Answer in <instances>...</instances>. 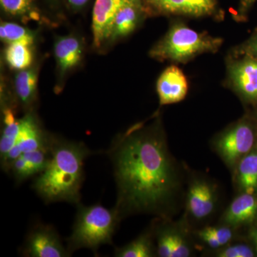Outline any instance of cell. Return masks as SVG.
Here are the masks:
<instances>
[{"instance_id":"obj_1","label":"cell","mask_w":257,"mask_h":257,"mask_svg":"<svg viewBox=\"0 0 257 257\" xmlns=\"http://www.w3.org/2000/svg\"><path fill=\"white\" fill-rule=\"evenodd\" d=\"M157 117L118 135L107 151L116 182L114 208L121 220L135 214L171 219L182 202L183 173Z\"/></svg>"},{"instance_id":"obj_2","label":"cell","mask_w":257,"mask_h":257,"mask_svg":"<svg viewBox=\"0 0 257 257\" xmlns=\"http://www.w3.org/2000/svg\"><path fill=\"white\" fill-rule=\"evenodd\" d=\"M50 159L32 188L46 203L79 204L84 181V162L94 152L84 143L51 135Z\"/></svg>"},{"instance_id":"obj_3","label":"cell","mask_w":257,"mask_h":257,"mask_svg":"<svg viewBox=\"0 0 257 257\" xmlns=\"http://www.w3.org/2000/svg\"><path fill=\"white\" fill-rule=\"evenodd\" d=\"M77 206L72 234L67 239L69 253L72 255L80 248L96 253L102 245L112 244L113 236L121 221L114 208L108 209L99 204L84 206L79 203Z\"/></svg>"},{"instance_id":"obj_4","label":"cell","mask_w":257,"mask_h":257,"mask_svg":"<svg viewBox=\"0 0 257 257\" xmlns=\"http://www.w3.org/2000/svg\"><path fill=\"white\" fill-rule=\"evenodd\" d=\"M223 44L222 39L211 36L207 32H198L183 23H175L165 36L150 51L152 58L187 63L205 53H215Z\"/></svg>"},{"instance_id":"obj_5","label":"cell","mask_w":257,"mask_h":257,"mask_svg":"<svg viewBox=\"0 0 257 257\" xmlns=\"http://www.w3.org/2000/svg\"><path fill=\"white\" fill-rule=\"evenodd\" d=\"M256 135L246 120H240L216 135L213 149L229 169L234 170L243 157L253 150Z\"/></svg>"},{"instance_id":"obj_6","label":"cell","mask_w":257,"mask_h":257,"mask_svg":"<svg viewBox=\"0 0 257 257\" xmlns=\"http://www.w3.org/2000/svg\"><path fill=\"white\" fill-rule=\"evenodd\" d=\"M219 189L204 175L189 177L186 194V220L202 223L214 214L219 202Z\"/></svg>"},{"instance_id":"obj_7","label":"cell","mask_w":257,"mask_h":257,"mask_svg":"<svg viewBox=\"0 0 257 257\" xmlns=\"http://www.w3.org/2000/svg\"><path fill=\"white\" fill-rule=\"evenodd\" d=\"M20 119V131L14 147L1 162L2 170L8 173L13 161L20 155L33 150L50 148L51 135L45 133L33 111L26 112Z\"/></svg>"},{"instance_id":"obj_8","label":"cell","mask_w":257,"mask_h":257,"mask_svg":"<svg viewBox=\"0 0 257 257\" xmlns=\"http://www.w3.org/2000/svg\"><path fill=\"white\" fill-rule=\"evenodd\" d=\"M21 254L28 257H69L72 256L64 246L54 226L37 224L32 226L21 248Z\"/></svg>"},{"instance_id":"obj_9","label":"cell","mask_w":257,"mask_h":257,"mask_svg":"<svg viewBox=\"0 0 257 257\" xmlns=\"http://www.w3.org/2000/svg\"><path fill=\"white\" fill-rule=\"evenodd\" d=\"M147 17L182 15L201 18L216 14L217 0H142Z\"/></svg>"},{"instance_id":"obj_10","label":"cell","mask_w":257,"mask_h":257,"mask_svg":"<svg viewBox=\"0 0 257 257\" xmlns=\"http://www.w3.org/2000/svg\"><path fill=\"white\" fill-rule=\"evenodd\" d=\"M228 76L233 89L243 99L257 101V59L249 56L232 61Z\"/></svg>"},{"instance_id":"obj_11","label":"cell","mask_w":257,"mask_h":257,"mask_svg":"<svg viewBox=\"0 0 257 257\" xmlns=\"http://www.w3.org/2000/svg\"><path fill=\"white\" fill-rule=\"evenodd\" d=\"M147 15L142 0H126L115 15L106 43H114L131 35Z\"/></svg>"},{"instance_id":"obj_12","label":"cell","mask_w":257,"mask_h":257,"mask_svg":"<svg viewBox=\"0 0 257 257\" xmlns=\"http://www.w3.org/2000/svg\"><path fill=\"white\" fill-rule=\"evenodd\" d=\"M84 47L82 40L77 35L57 37L54 45L59 81L79 65L83 59Z\"/></svg>"},{"instance_id":"obj_13","label":"cell","mask_w":257,"mask_h":257,"mask_svg":"<svg viewBox=\"0 0 257 257\" xmlns=\"http://www.w3.org/2000/svg\"><path fill=\"white\" fill-rule=\"evenodd\" d=\"M188 82L183 72L175 65L165 69L157 83V92L161 106L184 100L188 92Z\"/></svg>"},{"instance_id":"obj_14","label":"cell","mask_w":257,"mask_h":257,"mask_svg":"<svg viewBox=\"0 0 257 257\" xmlns=\"http://www.w3.org/2000/svg\"><path fill=\"white\" fill-rule=\"evenodd\" d=\"M126 0H95L92 10L93 45L100 49L106 43L111 23Z\"/></svg>"},{"instance_id":"obj_15","label":"cell","mask_w":257,"mask_h":257,"mask_svg":"<svg viewBox=\"0 0 257 257\" xmlns=\"http://www.w3.org/2000/svg\"><path fill=\"white\" fill-rule=\"evenodd\" d=\"M257 218L256 194L240 193L223 213L221 224L236 229L239 226L250 224Z\"/></svg>"},{"instance_id":"obj_16","label":"cell","mask_w":257,"mask_h":257,"mask_svg":"<svg viewBox=\"0 0 257 257\" xmlns=\"http://www.w3.org/2000/svg\"><path fill=\"white\" fill-rule=\"evenodd\" d=\"M39 68L30 67L18 71L15 76L14 90L19 104L26 112L33 111L37 99Z\"/></svg>"},{"instance_id":"obj_17","label":"cell","mask_w":257,"mask_h":257,"mask_svg":"<svg viewBox=\"0 0 257 257\" xmlns=\"http://www.w3.org/2000/svg\"><path fill=\"white\" fill-rule=\"evenodd\" d=\"M116 257L157 256L156 240L153 224L147 228L136 239L114 249Z\"/></svg>"},{"instance_id":"obj_18","label":"cell","mask_w":257,"mask_h":257,"mask_svg":"<svg viewBox=\"0 0 257 257\" xmlns=\"http://www.w3.org/2000/svg\"><path fill=\"white\" fill-rule=\"evenodd\" d=\"M234 181L239 192L256 194L257 191V150L243 157L235 167ZM233 170V171H234Z\"/></svg>"},{"instance_id":"obj_19","label":"cell","mask_w":257,"mask_h":257,"mask_svg":"<svg viewBox=\"0 0 257 257\" xmlns=\"http://www.w3.org/2000/svg\"><path fill=\"white\" fill-rule=\"evenodd\" d=\"M171 219H159L161 230L167 236L172 248V257H189L194 253V248L187 235L183 224H175Z\"/></svg>"},{"instance_id":"obj_20","label":"cell","mask_w":257,"mask_h":257,"mask_svg":"<svg viewBox=\"0 0 257 257\" xmlns=\"http://www.w3.org/2000/svg\"><path fill=\"white\" fill-rule=\"evenodd\" d=\"M0 5L5 14L20 20L21 23L42 22L48 24V20L42 16L35 0H0Z\"/></svg>"},{"instance_id":"obj_21","label":"cell","mask_w":257,"mask_h":257,"mask_svg":"<svg viewBox=\"0 0 257 257\" xmlns=\"http://www.w3.org/2000/svg\"><path fill=\"white\" fill-rule=\"evenodd\" d=\"M2 113L3 126L0 139V160L3 162L17 143L20 131V119L15 116L12 105L2 106Z\"/></svg>"},{"instance_id":"obj_22","label":"cell","mask_w":257,"mask_h":257,"mask_svg":"<svg viewBox=\"0 0 257 257\" xmlns=\"http://www.w3.org/2000/svg\"><path fill=\"white\" fill-rule=\"evenodd\" d=\"M32 47L23 43L7 45L4 51V57L8 67L17 72L31 67L34 61Z\"/></svg>"},{"instance_id":"obj_23","label":"cell","mask_w":257,"mask_h":257,"mask_svg":"<svg viewBox=\"0 0 257 257\" xmlns=\"http://www.w3.org/2000/svg\"><path fill=\"white\" fill-rule=\"evenodd\" d=\"M36 32L12 22L2 21L0 25V38L6 45L23 43L33 46L36 40Z\"/></svg>"},{"instance_id":"obj_24","label":"cell","mask_w":257,"mask_h":257,"mask_svg":"<svg viewBox=\"0 0 257 257\" xmlns=\"http://www.w3.org/2000/svg\"><path fill=\"white\" fill-rule=\"evenodd\" d=\"M8 173L13 175L15 182L18 184L22 183L32 176L37 175L36 170L24 159L23 156H20L13 161L10 165Z\"/></svg>"},{"instance_id":"obj_25","label":"cell","mask_w":257,"mask_h":257,"mask_svg":"<svg viewBox=\"0 0 257 257\" xmlns=\"http://www.w3.org/2000/svg\"><path fill=\"white\" fill-rule=\"evenodd\" d=\"M217 257H253L255 256L252 248L244 243H230L213 252Z\"/></svg>"},{"instance_id":"obj_26","label":"cell","mask_w":257,"mask_h":257,"mask_svg":"<svg viewBox=\"0 0 257 257\" xmlns=\"http://www.w3.org/2000/svg\"><path fill=\"white\" fill-rule=\"evenodd\" d=\"M206 229L219 240L223 246L232 242L234 237V228L222 224L215 226H206Z\"/></svg>"},{"instance_id":"obj_27","label":"cell","mask_w":257,"mask_h":257,"mask_svg":"<svg viewBox=\"0 0 257 257\" xmlns=\"http://www.w3.org/2000/svg\"><path fill=\"white\" fill-rule=\"evenodd\" d=\"M235 55L249 56L257 59V35L238 47L235 51Z\"/></svg>"},{"instance_id":"obj_28","label":"cell","mask_w":257,"mask_h":257,"mask_svg":"<svg viewBox=\"0 0 257 257\" xmlns=\"http://www.w3.org/2000/svg\"><path fill=\"white\" fill-rule=\"evenodd\" d=\"M257 0H240L239 10H238L237 19L243 20L251 7Z\"/></svg>"},{"instance_id":"obj_29","label":"cell","mask_w":257,"mask_h":257,"mask_svg":"<svg viewBox=\"0 0 257 257\" xmlns=\"http://www.w3.org/2000/svg\"><path fill=\"white\" fill-rule=\"evenodd\" d=\"M71 10L74 12L81 11L85 8L90 0H65Z\"/></svg>"},{"instance_id":"obj_30","label":"cell","mask_w":257,"mask_h":257,"mask_svg":"<svg viewBox=\"0 0 257 257\" xmlns=\"http://www.w3.org/2000/svg\"><path fill=\"white\" fill-rule=\"evenodd\" d=\"M251 239L252 240L253 245H254V247L257 251V226L251 231Z\"/></svg>"},{"instance_id":"obj_31","label":"cell","mask_w":257,"mask_h":257,"mask_svg":"<svg viewBox=\"0 0 257 257\" xmlns=\"http://www.w3.org/2000/svg\"><path fill=\"white\" fill-rule=\"evenodd\" d=\"M46 1L51 3V4H57V3H58L59 0H46Z\"/></svg>"}]
</instances>
